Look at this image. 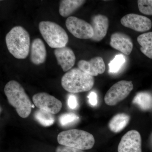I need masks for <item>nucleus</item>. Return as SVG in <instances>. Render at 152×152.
Instances as JSON below:
<instances>
[{"mask_svg":"<svg viewBox=\"0 0 152 152\" xmlns=\"http://www.w3.org/2000/svg\"><path fill=\"white\" fill-rule=\"evenodd\" d=\"M137 40L141 46L142 53L148 58L152 59V32L142 34L138 37Z\"/></svg>","mask_w":152,"mask_h":152,"instance_id":"obj_18","label":"nucleus"},{"mask_svg":"<svg viewBox=\"0 0 152 152\" xmlns=\"http://www.w3.org/2000/svg\"><path fill=\"white\" fill-rule=\"evenodd\" d=\"M130 119L129 116L127 114H117L114 116L110 121L109 124V129L113 132H119L127 126Z\"/></svg>","mask_w":152,"mask_h":152,"instance_id":"obj_17","label":"nucleus"},{"mask_svg":"<svg viewBox=\"0 0 152 152\" xmlns=\"http://www.w3.org/2000/svg\"><path fill=\"white\" fill-rule=\"evenodd\" d=\"M6 43L9 52L15 58L23 59L28 57L30 51V35L23 27L13 28L6 35Z\"/></svg>","mask_w":152,"mask_h":152,"instance_id":"obj_2","label":"nucleus"},{"mask_svg":"<svg viewBox=\"0 0 152 152\" xmlns=\"http://www.w3.org/2000/svg\"><path fill=\"white\" fill-rule=\"evenodd\" d=\"M77 66L81 70L93 77L104 73L106 69L104 62L101 57H95L89 61L80 60Z\"/></svg>","mask_w":152,"mask_h":152,"instance_id":"obj_11","label":"nucleus"},{"mask_svg":"<svg viewBox=\"0 0 152 152\" xmlns=\"http://www.w3.org/2000/svg\"><path fill=\"white\" fill-rule=\"evenodd\" d=\"M133 102L142 110H149L152 108V95L147 92L138 93L134 98Z\"/></svg>","mask_w":152,"mask_h":152,"instance_id":"obj_19","label":"nucleus"},{"mask_svg":"<svg viewBox=\"0 0 152 152\" xmlns=\"http://www.w3.org/2000/svg\"><path fill=\"white\" fill-rule=\"evenodd\" d=\"M118 152H142V139L136 130L129 131L123 136L119 144Z\"/></svg>","mask_w":152,"mask_h":152,"instance_id":"obj_9","label":"nucleus"},{"mask_svg":"<svg viewBox=\"0 0 152 152\" xmlns=\"http://www.w3.org/2000/svg\"><path fill=\"white\" fill-rule=\"evenodd\" d=\"M89 104L93 107H95L98 104L97 95L95 92L92 91L88 96Z\"/></svg>","mask_w":152,"mask_h":152,"instance_id":"obj_26","label":"nucleus"},{"mask_svg":"<svg viewBox=\"0 0 152 152\" xmlns=\"http://www.w3.org/2000/svg\"><path fill=\"white\" fill-rule=\"evenodd\" d=\"M4 91L9 103L16 109L18 115L23 118H28L32 106L21 85L16 81H10L6 85Z\"/></svg>","mask_w":152,"mask_h":152,"instance_id":"obj_1","label":"nucleus"},{"mask_svg":"<svg viewBox=\"0 0 152 152\" xmlns=\"http://www.w3.org/2000/svg\"><path fill=\"white\" fill-rule=\"evenodd\" d=\"M54 54L58 64L61 66L64 72L70 70L75 65V55L73 51L69 47L66 46L56 49Z\"/></svg>","mask_w":152,"mask_h":152,"instance_id":"obj_12","label":"nucleus"},{"mask_svg":"<svg viewBox=\"0 0 152 152\" xmlns=\"http://www.w3.org/2000/svg\"><path fill=\"white\" fill-rule=\"evenodd\" d=\"M139 10L144 15H152V0L137 1Z\"/></svg>","mask_w":152,"mask_h":152,"instance_id":"obj_23","label":"nucleus"},{"mask_svg":"<svg viewBox=\"0 0 152 152\" xmlns=\"http://www.w3.org/2000/svg\"><path fill=\"white\" fill-rule=\"evenodd\" d=\"M34 117L37 121L44 127L50 126L53 124L55 121L53 114L39 109L35 112Z\"/></svg>","mask_w":152,"mask_h":152,"instance_id":"obj_20","label":"nucleus"},{"mask_svg":"<svg viewBox=\"0 0 152 152\" xmlns=\"http://www.w3.org/2000/svg\"><path fill=\"white\" fill-rule=\"evenodd\" d=\"M110 45L112 48L126 55H129L133 48L132 41L129 36L122 33H113L111 37Z\"/></svg>","mask_w":152,"mask_h":152,"instance_id":"obj_14","label":"nucleus"},{"mask_svg":"<svg viewBox=\"0 0 152 152\" xmlns=\"http://www.w3.org/2000/svg\"><path fill=\"white\" fill-rule=\"evenodd\" d=\"M80 118L73 113H66L61 115L59 118L60 125L63 127L72 126L79 121Z\"/></svg>","mask_w":152,"mask_h":152,"instance_id":"obj_21","label":"nucleus"},{"mask_svg":"<svg viewBox=\"0 0 152 152\" xmlns=\"http://www.w3.org/2000/svg\"><path fill=\"white\" fill-rule=\"evenodd\" d=\"M126 61L125 57L123 55H116L109 64V72L115 73L120 70Z\"/></svg>","mask_w":152,"mask_h":152,"instance_id":"obj_22","label":"nucleus"},{"mask_svg":"<svg viewBox=\"0 0 152 152\" xmlns=\"http://www.w3.org/2000/svg\"><path fill=\"white\" fill-rule=\"evenodd\" d=\"M39 30L48 45L53 48L66 47L69 41V37L65 30L60 25L49 21L41 22Z\"/></svg>","mask_w":152,"mask_h":152,"instance_id":"obj_5","label":"nucleus"},{"mask_svg":"<svg viewBox=\"0 0 152 152\" xmlns=\"http://www.w3.org/2000/svg\"><path fill=\"white\" fill-rule=\"evenodd\" d=\"M56 152H84V151H83V150L61 145L57 147L56 149Z\"/></svg>","mask_w":152,"mask_h":152,"instance_id":"obj_24","label":"nucleus"},{"mask_svg":"<svg viewBox=\"0 0 152 152\" xmlns=\"http://www.w3.org/2000/svg\"><path fill=\"white\" fill-rule=\"evenodd\" d=\"M91 25L94 31V35L91 39L99 42L105 37L109 27V21L107 17L104 15H95L93 16Z\"/></svg>","mask_w":152,"mask_h":152,"instance_id":"obj_13","label":"nucleus"},{"mask_svg":"<svg viewBox=\"0 0 152 152\" xmlns=\"http://www.w3.org/2000/svg\"><path fill=\"white\" fill-rule=\"evenodd\" d=\"M46 57V49L43 42L39 38L34 39L31 46V61L34 64L39 65L45 63Z\"/></svg>","mask_w":152,"mask_h":152,"instance_id":"obj_15","label":"nucleus"},{"mask_svg":"<svg viewBox=\"0 0 152 152\" xmlns=\"http://www.w3.org/2000/svg\"><path fill=\"white\" fill-rule=\"evenodd\" d=\"M134 86L132 81L121 80L113 85L104 97L105 103L114 106L126 99L130 94Z\"/></svg>","mask_w":152,"mask_h":152,"instance_id":"obj_6","label":"nucleus"},{"mask_svg":"<svg viewBox=\"0 0 152 152\" xmlns=\"http://www.w3.org/2000/svg\"><path fill=\"white\" fill-rule=\"evenodd\" d=\"M122 24L136 31L143 32L151 29V21L147 17L135 14L126 15L121 19Z\"/></svg>","mask_w":152,"mask_h":152,"instance_id":"obj_10","label":"nucleus"},{"mask_svg":"<svg viewBox=\"0 0 152 152\" xmlns=\"http://www.w3.org/2000/svg\"><path fill=\"white\" fill-rule=\"evenodd\" d=\"M68 31L75 37L80 39H91L94 31L91 25L84 20L77 17L70 16L66 21Z\"/></svg>","mask_w":152,"mask_h":152,"instance_id":"obj_7","label":"nucleus"},{"mask_svg":"<svg viewBox=\"0 0 152 152\" xmlns=\"http://www.w3.org/2000/svg\"><path fill=\"white\" fill-rule=\"evenodd\" d=\"M57 141L61 145L83 151L91 149L95 142L92 134L86 131L78 129L61 132L58 134Z\"/></svg>","mask_w":152,"mask_h":152,"instance_id":"obj_4","label":"nucleus"},{"mask_svg":"<svg viewBox=\"0 0 152 152\" xmlns=\"http://www.w3.org/2000/svg\"><path fill=\"white\" fill-rule=\"evenodd\" d=\"M83 0H62L60 2L59 13L61 16L69 17L86 3Z\"/></svg>","mask_w":152,"mask_h":152,"instance_id":"obj_16","label":"nucleus"},{"mask_svg":"<svg viewBox=\"0 0 152 152\" xmlns=\"http://www.w3.org/2000/svg\"><path fill=\"white\" fill-rule=\"evenodd\" d=\"M94 84V77L79 68L71 69L63 75L61 79L62 86L64 89L73 94L90 91Z\"/></svg>","mask_w":152,"mask_h":152,"instance_id":"obj_3","label":"nucleus"},{"mask_svg":"<svg viewBox=\"0 0 152 152\" xmlns=\"http://www.w3.org/2000/svg\"><path fill=\"white\" fill-rule=\"evenodd\" d=\"M33 102L39 110H44L53 115L58 113L62 107L61 102L48 93H37L33 96Z\"/></svg>","mask_w":152,"mask_h":152,"instance_id":"obj_8","label":"nucleus"},{"mask_svg":"<svg viewBox=\"0 0 152 152\" xmlns=\"http://www.w3.org/2000/svg\"><path fill=\"white\" fill-rule=\"evenodd\" d=\"M68 105L69 107L72 110H75L77 108L78 102L75 96L71 95L69 96L68 99Z\"/></svg>","mask_w":152,"mask_h":152,"instance_id":"obj_25","label":"nucleus"}]
</instances>
